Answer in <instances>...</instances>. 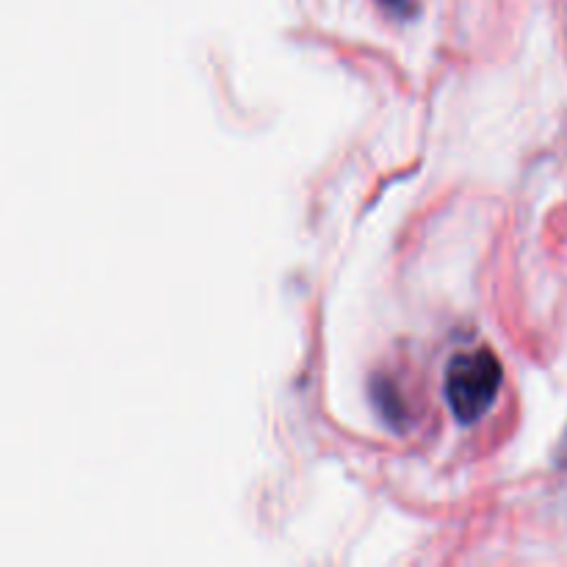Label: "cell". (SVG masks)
Returning a JSON list of instances; mask_svg holds the SVG:
<instances>
[{"mask_svg": "<svg viewBox=\"0 0 567 567\" xmlns=\"http://www.w3.org/2000/svg\"><path fill=\"white\" fill-rule=\"evenodd\" d=\"M504 385L502 360L493 349L454 354L446 369V404L460 424H476L485 419L496 404Z\"/></svg>", "mask_w": 567, "mask_h": 567, "instance_id": "obj_1", "label": "cell"}, {"mask_svg": "<svg viewBox=\"0 0 567 567\" xmlns=\"http://www.w3.org/2000/svg\"><path fill=\"white\" fill-rule=\"evenodd\" d=\"M371 399H374L377 413L385 419V424H391L393 430H402L404 421H408V408H404L399 388L385 377H377L371 382Z\"/></svg>", "mask_w": 567, "mask_h": 567, "instance_id": "obj_2", "label": "cell"}, {"mask_svg": "<svg viewBox=\"0 0 567 567\" xmlns=\"http://www.w3.org/2000/svg\"><path fill=\"white\" fill-rule=\"evenodd\" d=\"M559 463L567 468V430H565V437H563V449H559Z\"/></svg>", "mask_w": 567, "mask_h": 567, "instance_id": "obj_4", "label": "cell"}, {"mask_svg": "<svg viewBox=\"0 0 567 567\" xmlns=\"http://www.w3.org/2000/svg\"><path fill=\"white\" fill-rule=\"evenodd\" d=\"M388 11L399 17H413L415 14V0H380Z\"/></svg>", "mask_w": 567, "mask_h": 567, "instance_id": "obj_3", "label": "cell"}]
</instances>
